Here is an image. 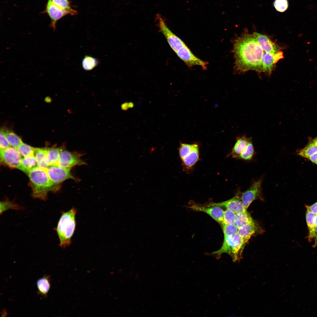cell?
I'll list each match as a JSON object with an SVG mask.
<instances>
[{
    "label": "cell",
    "instance_id": "12",
    "mask_svg": "<svg viewBox=\"0 0 317 317\" xmlns=\"http://www.w3.org/2000/svg\"><path fill=\"white\" fill-rule=\"evenodd\" d=\"M237 194L232 198L223 202L214 203L211 202L207 205L206 206H217L224 207L235 213L247 211L244 208L241 198Z\"/></svg>",
    "mask_w": 317,
    "mask_h": 317
},
{
    "label": "cell",
    "instance_id": "27",
    "mask_svg": "<svg viewBox=\"0 0 317 317\" xmlns=\"http://www.w3.org/2000/svg\"><path fill=\"white\" fill-rule=\"evenodd\" d=\"M254 154V150L251 138H248L247 147L244 151L240 156L239 158L246 161L251 160Z\"/></svg>",
    "mask_w": 317,
    "mask_h": 317
},
{
    "label": "cell",
    "instance_id": "24",
    "mask_svg": "<svg viewBox=\"0 0 317 317\" xmlns=\"http://www.w3.org/2000/svg\"><path fill=\"white\" fill-rule=\"evenodd\" d=\"M99 63L98 59L92 56L86 55L82 62V68L85 70H90L97 66Z\"/></svg>",
    "mask_w": 317,
    "mask_h": 317
},
{
    "label": "cell",
    "instance_id": "28",
    "mask_svg": "<svg viewBox=\"0 0 317 317\" xmlns=\"http://www.w3.org/2000/svg\"><path fill=\"white\" fill-rule=\"evenodd\" d=\"M16 149L20 155L23 157L34 155L35 148L23 142Z\"/></svg>",
    "mask_w": 317,
    "mask_h": 317
},
{
    "label": "cell",
    "instance_id": "23",
    "mask_svg": "<svg viewBox=\"0 0 317 317\" xmlns=\"http://www.w3.org/2000/svg\"><path fill=\"white\" fill-rule=\"evenodd\" d=\"M1 130L11 146L16 149L23 142L21 138L13 131L4 129Z\"/></svg>",
    "mask_w": 317,
    "mask_h": 317
},
{
    "label": "cell",
    "instance_id": "37",
    "mask_svg": "<svg viewBox=\"0 0 317 317\" xmlns=\"http://www.w3.org/2000/svg\"><path fill=\"white\" fill-rule=\"evenodd\" d=\"M10 146V145L4 133L1 130L0 135V149H4Z\"/></svg>",
    "mask_w": 317,
    "mask_h": 317
},
{
    "label": "cell",
    "instance_id": "8",
    "mask_svg": "<svg viewBox=\"0 0 317 317\" xmlns=\"http://www.w3.org/2000/svg\"><path fill=\"white\" fill-rule=\"evenodd\" d=\"M262 182V178H261L254 181L249 188L242 193L241 199L246 210L254 200L261 197Z\"/></svg>",
    "mask_w": 317,
    "mask_h": 317
},
{
    "label": "cell",
    "instance_id": "2",
    "mask_svg": "<svg viewBox=\"0 0 317 317\" xmlns=\"http://www.w3.org/2000/svg\"><path fill=\"white\" fill-rule=\"evenodd\" d=\"M27 174L32 187L33 196L36 198L45 200L49 192L59 188V185L51 181L45 169L37 166Z\"/></svg>",
    "mask_w": 317,
    "mask_h": 317
},
{
    "label": "cell",
    "instance_id": "25",
    "mask_svg": "<svg viewBox=\"0 0 317 317\" xmlns=\"http://www.w3.org/2000/svg\"><path fill=\"white\" fill-rule=\"evenodd\" d=\"M317 153V146L309 142L304 148L299 151L298 154L303 157L308 159Z\"/></svg>",
    "mask_w": 317,
    "mask_h": 317
},
{
    "label": "cell",
    "instance_id": "22",
    "mask_svg": "<svg viewBox=\"0 0 317 317\" xmlns=\"http://www.w3.org/2000/svg\"><path fill=\"white\" fill-rule=\"evenodd\" d=\"M61 148H47V157L49 166L56 165Z\"/></svg>",
    "mask_w": 317,
    "mask_h": 317
},
{
    "label": "cell",
    "instance_id": "4",
    "mask_svg": "<svg viewBox=\"0 0 317 317\" xmlns=\"http://www.w3.org/2000/svg\"><path fill=\"white\" fill-rule=\"evenodd\" d=\"M246 243L237 233L233 236H224L221 248L212 254L220 255L226 253L231 257L234 262L240 261Z\"/></svg>",
    "mask_w": 317,
    "mask_h": 317
},
{
    "label": "cell",
    "instance_id": "1",
    "mask_svg": "<svg viewBox=\"0 0 317 317\" xmlns=\"http://www.w3.org/2000/svg\"><path fill=\"white\" fill-rule=\"evenodd\" d=\"M233 49L235 73L249 70L262 72L264 50L253 33H245L237 38L234 43Z\"/></svg>",
    "mask_w": 317,
    "mask_h": 317
},
{
    "label": "cell",
    "instance_id": "34",
    "mask_svg": "<svg viewBox=\"0 0 317 317\" xmlns=\"http://www.w3.org/2000/svg\"><path fill=\"white\" fill-rule=\"evenodd\" d=\"M193 144H181L179 149V154L181 159L185 157L191 150L193 146Z\"/></svg>",
    "mask_w": 317,
    "mask_h": 317
},
{
    "label": "cell",
    "instance_id": "15",
    "mask_svg": "<svg viewBox=\"0 0 317 317\" xmlns=\"http://www.w3.org/2000/svg\"><path fill=\"white\" fill-rule=\"evenodd\" d=\"M253 33L256 36L260 45L265 52L276 53L280 51V47L273 42L267 36L256 32Z\"/></svg>",
    "mask_w": 317,
    "mask_h": 317
},
{
    "label": "cell",
    "instance_id": "7",
    "mask_svg": "<svg viewBox=\"0 0 317 317\" xmlns=\"http://www.w3.org/2000/svg\"><path fill=\"white\" fill-rule=\"evenodd\" d=\"M0 151L1 163L11 168L19 169L22 158L16 149L9 146Z\"/></svg>",
    "mask_w": 317,
    "mask_h": 317
},
{
    "label": "cell",
    "instance_id": "3",
    "mask_svg": "<svg viewBox=\"0 0 317 317\" xmlns=\"http://www.w3.org/2000/svg\"><path fill=\"white\" fill-rule=\"evenodd\" d=\"M77 210L72 208L66 212H63L58 222L56 230L59 240V246L63 248L71 244V238L76 226L75 215Z\"/></svg>",
    "mask_w": 317,
    "mask_h": 317
},
{
    "label": "cell",
    "instance_id": "39",
    "mask_svg": "<svg viewBox=\"0 0 317 317\" xmlns=\"http://www.w3.org/2000/svg\"><path fill=\"white\" fill-rule=\"evenodd\" d=\"M308 159L312 162L315 163L317 161V153L312 156Z\"/></svg>",
    "mask_w": 317,
    "mask_h": 317
},
{
    "label": "cell",
    "instance_id": "42",
    "mask_svg": "<svg viewBox=\"0 0 317 317\" xmlns=\"http://www.w3.org/2000/svg\"><path fill=\"white\" fill-rule=\"evenodd\" d=\"M128 106L129 108H133L134 106V104L132 102H128Z\"/></svg>",
    "mask_w": 317,
    "mask_h": 317
},
{
    "label": "cell",
    "instance_id": "16",
    "mask_svg": "<svg viewBox=\"0 0 317 317\" xmlns=\"http://www.w3.org/2000/svg\"><path fill=\"white\" fill-rule=\"evenodd\" d=\"M34 156L37 167L44 169L49 167L47 157V148H35Z\"/></svg>",
    "mask_w": 317,
    "mask_h": 317
},
{
    "label": "cell",
    "instance_id": "40",
    "mask_svg": "<svg viewBox=\"0 0 317 317\" xmlns=\"http://www.w3.org/2000/svg\"><path fill=\"white\" fill-rule=\"evenodd\" d=\"M121 108L123 110H127L129 108L128 102H125L122 104L121 106Z\"/></svg>",
    "mask_w": 317,
    "mask_h": 317
},
{
    "label": "cell",
    "instance_id": "14",
    "mask_svg": "<svg viewBox=\"0 0 317 317\" xmlns=\"http://www.w3.org/2000/svg\"><path fill=\"white\" fill-rule=\"evenodd\" d=\"M45 12L47 13L51 19L50 26L54 30L56 29L57 22L68 12L63 10L53 3L50 0L47 2Z\"/></svg>",
    "mask_w": 317,
    "mask_h": 317
},
{
    "label": "cell",
    "instance_id": "33",
    "mask_svg": "<svg viewBox=\"0 0 317 317\" xmlns=\"http://www.w3.org/2000/svg\"><path fill=\"white\" fill-rule=\"evenodd\" d=\"M273 5L278 11L282 12L287 9L289 3L288 0H274Z\"/></svg>",
    "mask_w": 317,
    "mask_h": 317
},
{
    "label": "cell",
    "instance_id": "41",
    "mask_svg": "<svg viewBox=\"0 0 317 317\" xmlns=\"http://www.w3.org/2000/svg\"><path fill=\"white\" fill-rule=\"evenodd\" d=\"M310 142L312 143L314 145L317 146V136L311 141Z\"/></svg>",
    "mask_w": 317,
    "mask_h": 317
},
{
    "label": "cell",
    "instance_id": "6",
    "mask_svg": "<svg viewBox=\"0 0 317 317\" xmlns=\"http://www.w3.org/2000/svg\"><path fill=\"white\" fill-rule=\"evenodd\" d=\"M45 170L51 181L56 185L59 186L63 182L68 179L78 181V179L71 173L70 169L54 165L49 166Z\"/></svg>",
    "mask_w": 317,
    "mask_h": 317
},
{
    "label": "cell",
    "instance_id": "44",
    "mask_svg": "<svg viewBox=\"0 0 317 317\" xmlns=\"http://www.w3.org/2000/svg\"><path fill=\"white\" fill-rule=\"evenodd\" d=\"M315 163H316V165H317V161Z\"/></svg>",
    "mask_w": 317,
    "mask_h": 317
},
{
    "label": "cell",
    "instance_id": "18",
    "mask_svg": "<svg viewBox=\"0 0 317 317\" xmlns=\"http://www.w3.org/2000/svg\"><path fill=\"white\" fill-rule=\"evenodd\" d=\"M256 229L254 222L249 223L239 228L237 233L247 243L255 233Z\"/></svg>",
    "mask_w": 317,
    "mask_h": 317
},
{
    "label": "cell",
    "instance_id": "26",
    "mask_svg": "<svg viewBox=\"0 0 317 317\" xmlns=\"http://www.w3.org/2000/svg\"><path fill=\"white\" fill-rule=\"evenodd\" d=\"M37 285L40 294L43 295H46L50 288V284L48 277H44L38 279L37 282Z\"/></svg>",
    "mask_w": 317,
    "mask_h": 317
},
{
    "label": "cell",
    "instance_id": "11",
    "mask_svg": "<svg viewBox=\"0 0 317 317\" xmlns=\"http://www.w3.org/2000/svg\"><path fill=\"white\" fill-rule=\"evenodd\" d=\"M188 207L194 210L204 212L221 225L223 224L224 211L220 207L217 206L204 207L196 204L193 205Z\"/></svg>",
    "mask_w": 317,
    "mask_h": 317
},
{
    "label": "cell",
    "instance_id": "21",
    "mask_svg": "<svg viewBox=\"0 0 317 317\" xmlns=\"http://www.w3.org/2000/svg\"><path fill=\"white\" fill-rule=\"evenodd\" d=\"M236 214V220L234 223L238 228L246 224L254 222L249 214L247 211Z\"/></svg>",
    "mask_w": 317,
    "mask_h": 317
},
{
    "label": "cell",
    "instance_id": "31",
    "mask_svg": "<svg viewBox=\"0 0 317 317\" xmlns=\"http://www.w3.org/2000/svg\"><path fill=\"white\" fill-rule=\"evenodd\" d=\"M236 220V213L228 209L224 211L223 216V224H234Z\"/></svg>",
    "mask_w": 317,
    "mask_h": 317
},
{
    "label": "cell",
    "instance_id": "5",
    "mask_svg": "<svg viewBox=\"0 0 317 317\" xmlns=\"http://www.w3.org/2000/svg\"><path fill=\"white\" fill-rule=\"evenodd\" d=\"M82 155L76 152H70L61 148L57 165L71 169L76 166L85 165L86 163L81 158Z\"/></svg>",
    "mask_w": 317,
    "mask_h": 317
},
{
    "label": "cell",
    "instance_id": "9",
    "mask_svg": "<svg viewBox=\"0 0 317 317\" xmlns=\"http://www.w3.org/2000/svg\"><path fill=\"white\" fill-rule=\"evenodd\" d=\"M158 26L169 45L176 53L186 44L178 37L174 34L167 26L164 20L160 16H157Z\"/></svg>",
    "mask_w": 317,
    "mask_h": 317
},
{
    "label": "cell",
    "instance_id": "35",
    "mask_svg": "<svg viewBox=\"0 0 317 317\" xmlns=\"http://www.w3.org/2000/svg\"><path fill=\"white\" fill-rule=\"evenodd\" d=\"M20 207L12 203L9 201H4L0 203V214L9 209H19Z\"/></svg>",
    "mask_w": 317,
    "mask_h": 317
},
{
    "label": "cell",
    "instance_id": "20",
    "mask_svg": "<svg viewBox=\"0 0 317 317\" xmlns=\"http://www.w3.org/2000/svg\"><path fill=\"white\" fill-rule=\"evenodd\" d=\"M37 166L34 155L22 158L19 169L27 174L33 168Z\"/></svg>",
    "mask_w": 317,
    "mask_h": 317
},
{
    "label": "cell",
    "instance_id": "32",
    "mask_svg": "<svg viewBox=\"0 0 317 317\" xmlns=\"http://www.w3.org/2000/svg\"><path fill=\"white\" fill-rule=\"evenodd\" d=\"M222 225L224 236H233L237 233L238 228L235 224H224Z\"/></svg>",
    "mask_w": 317,
    "mask_h": 317
},
{
    "label": "cell",
    "instance_id": "29",
    "mask_svg": "<svg viewBox=\"0 0 317 317\" xmlns=\"http://www.w3.org/2000/svg\"><path fill=\"white\" fill-rule=\"evenodd\" d=\"M54 4L61 9L67 11L72 15L77 13V11L72 9L68 0H50Z\"/></svg>",
    "mask_w": 317,
    "mask_h": 317
},
{
    "label": "cell",
    "instance_id": "19",
    "mask_svg": "<svg viewBox=\"0 0 317 317\" xmlns=\"http://www.w3.org/2000/svg\"><path fill=\"white\" fill-rule=\"evenodd\" d=\"M198 150V145L193 144L191 150L182 159L185 166L188 167H191L197 162L199 158Z\"/></svg>",
    "mask_w": 317,
    "mask_h": 317
},
{
    "label": "cell",
    "instance_id": "17",
    "mask_svg": "<svg viewBox=\"0 0 317 317\" xmlns=\"http://www.w3.org/2000/svg\"><path fill=\"white\" fill-rule=\"evenodd\" d=\"M248 141V138L245 135L237 138L231 152L233 157L238 158L245 150Z\"/></svg>",
    "mask_w": 317,
    "mask_h": 317
},
{
    "label": "cell",
    "instance_id": "38",
    "mask_svg": "<svg viewBox=\"0 0 317 317\" xmlns=\"http://www.w3.org/2000/svg\"><path fill=\"white\" fill-rule=\"evenodd\" d=\"M306 207L312 212L317 215V202L310 206L306 205Z\"/></svg>",
    "mask_w": 317,
    "mask_h": 317
},
{
    "label": "cell",
    "instance_id": "43",
    "mask_svg": "<svg viewBox=\"0 0 317 317\" xmlns=\"http://www.w3.org/2000/svg\"><path fill=\"white\" fill-rule=\"evenodd\" d=\"M316 225H317V215H316Z\"/></svg>",
    "mask_w": 317,
    "mask_h": 317
},
{
    "label": "cell",
    "instance_id": "13",
    "mask_svg": "<svg viewBox=\"0 0 317 317\" xmlns=\"http://www.w3.org/2000/svg\"><path fill=\"white\" fill-rule=\"evenodd\" d=\"M283 53L279 51L276 53H264L262 59V72H267L270 74L275 67V64L283 58Z\"/></svg>",
    "mask_w": 317,
    "mask_h": 317
},
{
    "label": "cell",
    "instance_id": "10",
    "mask_svg": "<svg viewBox=\"0 0 317 317\" xmlns=\"http://www.w3.org/2000/svg\"><path fill=\"white\" fill-rule=\"evenodd\" d=\"M176 53L189 67L197 65L201 66L204 69L207 68V62L201 60L195 56L186 45L182 48Z\"/></svg>",
    "mask_w": 317,
    "mask_h": 317
},
{
    "label": "cell",
    "instance_id": "30",
    "mask_svg": "<svg viewBox=\"0 0 317 317\" xmlns=\"http://www.w3.org/2000/svg\"><path fill=\"white\" fill-rule=\"evenodd\" d=\"M306 223L309 230L316 226V215L306 208Z\"/></svg>",
    "mask_w": 317,
    "mask_h": 317
},
{
    "label": "cell",
    "instance_id": "36",
    "mask_svg": "<svg viewBox=\"0 0 317 317\" xmlns=\"http://www.w3.org/2000/svg\"><path fill=\"white\" fill-rule=\"evenodd\" d=\"M308 241L311 242L313 240H314V244L313 247H315L317 245V225H316L311 230H309L308 235Z\"/></svg>",
    "mask_w": 317,
    "mask_h": 317
}]
</instances>
